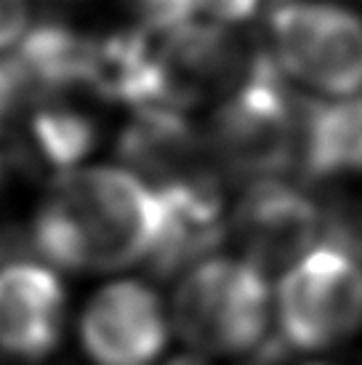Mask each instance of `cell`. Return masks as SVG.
I'll list each match as a JSON object with an SVG mask.
<instances>
[{
    "mask_svg": "<svg viewBox=\"0 0 362 365\" xmlns=\"http://www.w3.org/2000/svg\"><path fill=\"white\" fill-rule=\"evenodd\" d=\"M171 336L168 304L141 277L107 280L78 317V344L90 365H160Z\"/></svg>",
    "mask_w": 362,
    "mask_h": 365,
    "instance_id": "cell-8",
    "label": "cell"
},
{
    "mask_svg": "<svg viewBox=\"0 0 362 365\" xmlns=\"http://www.w3.org/2000/svg\"><path fill=\"white\" fill-rule=\"evenodd\" d=\"M162 232V203L118 163H83L51 176L30 240L53 269L112 274L147 267Z\"/></svg>",
    "mask_w": 362,
    "mask_h": 365,
    "instance_id": "cell-1",
    "label": "cell"
},
{
    "mask_svg": "<svg viewBox=\"0 0 362 365\" xmlns=\"http://www.w3.org/2000/svg\"><path fill=\"white\" fill-rule=\"evenodd\" d=\"M32 24V0H0V56L16 51L30 35Z\"/></svg>",
    "mask_w": 362,
    "mask_h": 365,
    "instance_id": "cell-11",
    "label": "cell"
},
{
    "mask_svg": "<svg viewBox=\"0 0 362 365\" xmlns=\"http://www.w3.org/2000/svg\"><path fill=\"white\" fill-rule=\"evenodd\" d=\"M227 237L237 256L267 277H280L322 243V200L296 179H272L240 187L227 211Z\"/></svg>",
    "mask_w": 362,
    "mask_h": 365,
    "instance_id": "cell-7",
    "label": "cell"
},
{
    "mask_svg": "<svg viewBox=\"0 0 362 365\" xmlns=\"http://www.w3.org/2000/svg\"><path fill=\"white\" fill-rule=\"evenodd\" d=\"M67 288L46 262L19 259L0 267V352L41 363L61 344Z\"/></svg>",
    "mask_w": 362,
    "mask_h": 365,
    "instance_id": "cell-9",
    "label": "cell"
},
{
    "mask_svg": "<svg viewBox=\"0 0 362 365\" xmlns=\"http://www.w3.org/2000/svg\"><path fill=\"white\" fill-rule=\"evenodd\" d=\"M118 165L136 173L157 197L224 200V179L205 147L200 123L173 107H136L115 136Z\"/></svg>",
    "mask_w": 362,
    "mask_h": 365,
    "instance_id": "cell-6",
    "label": "cell"
},
{
    "mask_svg": "<svg viewBox=\"0 0 362 365\" xmlns=\"http://www.w3.org/2000/svg\"><path fill=\"white\" fill-rule=\"evenodd\" d=\"M200 128L224 184L248 187L299 176L301 99L288 91L269 59L213 104Z\"/></svg>",
    "mask_w": 362,
    "mask_h": 365,
    "instance_id": "cell-2",
    "label": "cell"
},
{
    "mask_svg": "<svg viewBox=\"0 0 362 365\" xmlns=\"http://www.w3.org/2000/svg\"><path fill=\"white\" fill-rule=\"evenodd\" d=\"M27 104V88L14 56H0V131L16 128Z\"/></svg>",
    "mask_w": 362,
    "mask_h": 365,
    "instance_id": "cell-10",
    "label": "cell"
},
{
    "mask_svg": "<svg viewBox=\"0 0 362 365\" xmlns=\"http://www.w3.org/2000/svg\"><path fill=\"white\" fill-rule=\"evenodd\" d=\"M168 314L173 336L190 355L208 363L248 357L269 339L274 320L269 277L219 251L176 277Z\"/></svg>",
    "mask_w": 362,
    "mask_h": 365,
    "instance_id": "cell-3",
    "label": "cell"
},
{
    "mask_svg": "<svg viewBox=\"0 0 362 365\" xmlns=\"http://www.w3.org/2000/svg\"><path fill=\"white\" fill-rule=\"evenodd\" d=\"M242 365H301L299 355L291 352L288 346L282 344L280 339H267L259 349H253L248 357H242Z\"/></svg>",
    "mask_w": 362,
    "mask_h": 365,
    "instance_id": "cell-12",
    "label": "cell"
},
{
    "mask_svg": "<svg viewBox=\"0 0 362 365\" xmlns=\"http://www.w3.org/2000/svg\"><path fill=\"white\" fill-rule=\"evenodd\" d=\"M262 27L269 64L304 99L362 96V14L338 0H274Z\"/></svg>",
    "mask_w": 362,
    "mask_h": 365,
    "instance_id": "cell-4",
    "label": "cell"
},
{
    "mask_svg": "<svg viewBox=\"0 0 362 365\" xmlns=\"http://www.w3.org/2000/svg\"><path fill=\"white\" fill-rule=\"evenodd\" d=\"M277 339L296 355H331L362 334V264L322 240L277 277Z\"/></svg>",
    "mask_w": 362,
    "mask_h": 365,
    "instance_id": "cell-5",
    "label": "cell"
},
{
    "mask_svg": "<svg viewBox=\"0 0 362 365\" xmlns=\"http://www.w3.org/2000/svg\"><path fill=\"white\" fill-rule=\"evenodd\" d=\"M301 365H362V360H354V357H312V360H304Z\"/></svg>",
    "mask_w": 362,
    "mask_h": 365,
    "instance_id": "cell-13",
    "label": "cell"
}]
</instances>
